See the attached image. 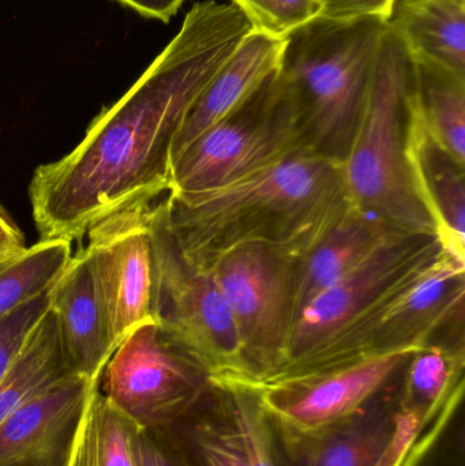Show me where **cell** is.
Wrapping results in <instances>:
<instances>
[{
    "instance_id": "1",
    "label": "cell",
    "mask_w": 465,
    "mask_h": 466,
    "mask_svg": "<svg viewBox=\"0 0 465 466\" xmlns=\"http://www.w3.org/2000/svg\"><path fill=\"white\" fill-rule=\"evenodd\" d=\"M251 30L231 3H196L174 40L82 141L35 169L29 199L40 240L71 243L104 218L167 196L188 111Z\"/></svg>"
},
{
    "instance_id": "2",
    "label": "cell",
    "mask_w": 465,
    "mask_h": 466,
    "mask_svg": "<svg viewBox=\"0 0 465 466\" xmlns=\"http://www.w3.org/2000/svg\"><path fill=\"white\" fill-rule=\"evenodd\" d=\"M164 204L180 248L205 270L246 243L306 254L358 209L340 164L306 147L223 187L168 193Z\"/></svg>"
},
{
    "instance_id": "3",
    "label": "cell",
    "mask_w": 465,
    "mask_h": 466,
    "mask_svg": "<svg viewBox=\"0 0 465 466\" xmlns=\"http://www.w3.org/2000/svg\"><path fill=\"white\" fill-rule=\"evenodd\" d=\"M388 21L317 18L287 38L280 73L305 147L343 166L362 123Z\"/></svg>"
},
{
    "instance_id": "4",
    "label": "cell",
    "mask_w": 465,
    "mask_h": 466,
    "mask_svg": "<svg viewBox=\"0 0 465 466\" xmlns=\"http://www.w3.org/2000/svg\"><path fill=\"white\" fill-rule=\"evenodd\" d=\"M412 93L414 60L388 26L368 106L341 171L355 208L404 231L436 235L433 221L415 196L404 156Z\"/></svg>"
},
{
    "instance_id": "5",
    "label": "cell",
    "mask_w": 465,
    "mask_h": 466,
    "mask_svg": "<svg viewBox=\"0 0 465 466\" xmlns=\"http://www.w3.org/2000/svg\"><path fill=\"white\" fill-rule=\"evenodd\" d=\"M153 320L172 345L217 380L248 378L231 311L212 273L187 259L175 236L164 198L150 212Z\"/></svg>"
},
{
    "instance_id": "6",
    "label": "cell",
    "mask_w": 465,
    "mask_h": 466,
    "mask_svg": "<svg viewBox=\"0 0 465 466\" xmlns=\"http://www.w3.org/2000/svg\"><path fill=\"white\" fill-rule=\"evenodd\" d=\"M305 147L294 96L278 68L174 161L169 193L231 185Z\"/></svg>"
},
{
    "instance_id": "7",
    "label": "cell",
    "mask_w": 465,
    "mask_h": 466,
    "mask_svg": "<svg viewBox=\"0 0 465 466\" xmlns=\"http://www.w3.org/2000/svg\"><path fill=\"white\" fill-rule=\"evenodd\" d=\"M300 254L268 243H246L221 254L209 271L237 326L248 378L272 377L286 359L297 325L295 279Z\"/></svg>"
},
{
    "instance_id": "8",
    "label": "cell",
    "mask_w": 465,
    "mask_h": 466,
    "mask_svg": "<svg viewBox=\"0 0 465 466\" xmlns=\"http://www.w3.org/2000/svg\"><path fill=\"white\" fill-rule=\"evenodd\" d=\"M212 389L210 375L172 345L155 320L123 339L100 378L101 393L145 431L187 419Z\"/></svg>"
},
{
    "instance_id": "9",
    "label": "cell",
    "mask_w": 465,
    "mask_h": 466,
    "mask_svg": "<svg viewBox=\"0 0 465 466\" xmlns=\"http://www.w3.org/2000/svg\"><path fill=\"white\" fill-rule=\"evenodd\" d=\"M442 249L433 233L404 232L390 238L303 309L283 364L262 382L283 377L299 366L341 329L368 311L390 288L437 259Z\"/></svg>"
},
{
    "instance_id": "10",
    "label": "cell",
    "mask_w": 465,
    "mask_h": 466,
    "mask_svg": "<svg viewBox=\"0 0 465 466\" xmlns=\"http://www.w3.org/2000/svg\"><path fill=\"white\" fill-rule=\"evenodd\" d=\"M418 348L379 353L302 377L248 385L253 386L273 424L294 431H311L366 407L400 377Z\"/></svg>"
},
{
    "instance_id": "11",
    "label": "cell",
    "mask_w": 465,
    "mask_h": 466,
    "mask_svg": "<svg viewBox=\"0 0 465 466\" xmlns=\"http://www.w3.org/2000/svg\"><path fill=\"white\" fill-rule=\"evenodd\" d=\"M155 204L114 213L86 232V248L93 258L117 347L136 326L153 320L150 212Z\"/></svg>"
},
{
    "instance_id": "12",
    "label": "cell",
    "mask_w": 465,
    "mask_h": 466,
    "mask_svg": "<svg viewBox=\"0 0 465 466\" xmlns=\"http://www.w3.org/2000/svg\"><path fill=\"white\" fill-rule=\"evenodd\" d=\"M187 419L194 466H280L269 418L248 383H215Z\"/></svg>"
},
{
    "instance_id": "13",
    "label": "cell",
    "mask_w": 465,
    "mask_h": 466,
    "mask_svg": "<svg viewBox=\"0 0 465 466\" xmlns=\"http://www.w3.org/2000/svg\"><path fill=\"white\" fill-rule=\"evenodd\" d=\"M400 377L362 410L329 426L294 431L269 420L280 466L379 464L398 427Z\"/></svg>"
},
{
    "instance_id": "14",
    "label": "cell",
    "mask_w": 465,
    "mask_h": 466,
    "mask_svg": "<svg viewBox=\"0 0 465 466\" xmlns=\"http://www.w3.org/2000/svg\"><path fill=\"white\" fill-rule=\"evenodd\" d=\"M66 363L73 374L98 380L117 348L89 249L71 255L48 289Z\"/></svg>"
},
{
    "instance_id": "15",
    "label": "cell",
    "mask_w": 465,
    "mask_h": 466,
    "mask_svg": "<svg viewBox=\"0 0 465 466\" xmlns=\"http://www.w3.org/2000/svg\"><path fill=\"white\" fill-rule=\"evenodd\" d=\"M100 383L68 374L0 424V466H44L65 454L87 397Z\"/></svg>"
},
{
    "instance_id": "16",
    "label": "cell",
    "mask_w": 465,
    "mask_h": 466,
    "mask_svg": "<svg viewBox=\"0 0 465 466\" xmlns=\"http://www.w3.org/2000/svg\"><path fill=\"white\" fill-rule=\"evenodd\" d=\"M404 156L415 196L433 221L442 248L465 263V166L423 125L415 104V78Z\"/></svg>"
},
{
    "instance_id": "17",
    "label": "cell",
    "mask_w": 465,
    "mask_h": 466,
    "mask_svg": "<svg viewBox=\"0 0 465 466\" xmlns=\"http://www.w3.org/2000/svg\"><path fill=\"white\" fill-rule=\"evenodd\" d=\"M287 40L251 30L188 111L177 139L174 161L199 136L223 120L280 68ZM174 164V163H172Z\"/></svg>"
},
{
    "instance_id": "18",
    "label": "cell",
    "mask_w": 465,
    "mask_h": 466,
    "mask_svg": "<svg viewBox=\"0 0 465 466\" xmlns=\"http://www.w3.org/2000/svg\"><path fill=\"white\" fill-rule=\"evenodd\" d=\"M409 232L355 209L299 258L295 279L297 320L314 298L354 270L379 247Z\"/></svg>"
},
{
    "instance_id": "19",
    "label": "cell",
    "mask_w": 465,
    "mask_h": 466,
    "mask_svg": "<svg viewBox=\"0 0 465 466\" xmlns=\"http://www.w3.org/2000/svg\"><path fill=\"white\" fill-rule=\"evenodd\" d=\"M388 26L412 56L465 78V0H401Z\"/></svg>"
},
{
    "instance_id": "20",
    "label": "cell",
    "mask_w": 465,
    "mask_h": 466,
    "mask_svg": "<svg viewBox=\"0 0 465 466\" xmlns=\"http://www.w3.org/2000/svg\"><path fill=\"white\" fill-rule=\"evenodd\" d=\"M464 380V339H433L412 353L401 372L399 412L415 416L425 429Z\"/></svg>"
},
{
    "instance_id": "21",
    "label": "cell",
    "mask_w": 465,
    "mask_h": 466,
    "mask_svg": "<svg viewBox=\"0 0 465 466\" xmlns=\"http://www.w3.org/2000/svg\"><path fill=\"white\" fill-rule=\"evenodd\" d=\"M139 429L100 391L87 397L62 466H136Z\"/></svg>"
},
{
    "instance_id": "22",
    "label": "cell",
    "mask_w": 465,
    "mask_h": 466,
    "mask_svg": "<svg viewBox=\"0 0 465 466\" xmlns=\"http://www.w3.org/2000/svg\"><path fill=\"white\" fill-rule=\"evenodd\" d=\"M412 60L420 119L430 136L465 166V78L425 57Z\"/></svg>"
},
{
    "instance_id": "23",
    "label": "cell",
    "mask_w": 465,
    "mask_h": 466,
    "mask_svg": "<svg viewBox=\"0 0 465 466\" xmlns=\"http://www.w3.org/2000/svg\"><path fill=\"white\" fill-rule=\"evenodd\" d=\"M68 374L73 372L66 363L56 317L49 309L0 380V424L30 397Z\"/></svg>"
},
{
    "instance_id": "24",
    "label": "cell",
    "mask_w": 465,
    "mask_h": 466,
    "mask_svg": "<svg viewBox=\"0 0 465 466\" xmlns=\"http://www.w3.org/2000/svg\"><path fill=\"white\" fill-rule=\"evenodd\" d=\"M71 243L40 240L0 265V317L46 292L70 260Z\"/></svg>"
},
{
    "instance_id": "25",
    "label": "cell",
    "mask_w": 465,
    "mask_h": 466,
    "mask_svg": "<svg viewBox=\"0 0 465 466\" xmlns=\"http://www.w3.org/2000/svg\"><path fill=\"white\" fill-rule=\"evenodd\" d=\"M465 380L420 432L399 466H465Z\"/></svg>"
},
{
    "instance_id": "26",
    "label": "cell",
    "mask_w": 465,
    "mask_h": 466,
    "mask_svg": "<svg viewBox=\"0 0 465 466\" xmlns=\"http://www.w3.org/2000/svg\"><path fill=\"white\" fill-rule=\"evenodd\" d=\"M250 21L253 30L287 40L300 27L321 16L319 0H231Z\"/></svg>"
},
{
    "instance_id": "27",
    "label": "cell",
    "mask_w": 465,
    "mask_h": 466,
    "mask_svg": "<svg viewBox=\"0 0 465 466\" xmlns=\"http://www.w3.org/2000/svg\"><path fill=\"white\" fill-rule=\"evenodd\" d=\"M49 309L48 290L0 317V380Z\"/></svg>"
},
{
    "instance_id": "28",
    "label": "cell",
    "mask_w": 465,
    "mask_h": 466,
    "mask_svg": "<svg viewBox=\"0 0 465 466\" xmlns=\"http://www.w3.org/2000/svg\"><path fill=\"white\" fill-rule=\"evenodd\" d=\"M319 18L329 21H354L360 18H379L389 21L396 0H319Z\"/></svg>"
},
{
    "instance_id": "29",
    "label": "cell",
    "mask_w": 465,
    "mask_h": 466,
    "mask_svg": "<svg viewBox=\"0 0 465 466\" xmlns=\"http://www.w3.org/2000/svg\"><path fill=\"white\" fill-rule=\"evenodd\" d=\"M423 427L415 416L400 413L395 437L376 466H399Z\"/></svg>"
},
{
    "instance_id": "30",
    "label": "cell",
    "mask_w": 465,
    "mask_h": 466,
    "mask_svg": "<svg viewBox=\"0 0 465 466\" xmlns=\"http://www.w3.org/2000/svg\"><path fill=\"white\" fill-rule=\"evenodd\" d=\"M136 466H191L188 460L171 453L150 435V431H141L136 440Z\"/></svg>"
},
{
    "instance_id": "31",
    "label": "cell",
    "mask_w": 465,
    "mask_h": 466,
    "mask_svg": "<svg viewBox=\"0 0 465 466\" xmlns=\"http://www.w3.org/2000/svg\"><path fill=\"white\" fill-rule=\"evenodd\" d=\"M26 249L25 236L0 205V265Z\"/></svg>"
},
{
    "instance_id": "32",
    "label": "cell",
    "mask_w": 465,
    "mask_h": 466,
    "mask_svg": "<svg viewBox=\"0 0 465 466\" xmlns=\"http://www.w3.org/2000/svg\"><path fill=\"white\" fill-rule=\"evenodd\" d=\"M136 10L147 18L160 19L169 22V19L177 13L185 0H116Z\"/></svg>"
},
{
    "instance_id": "33",
    "label": "cell",
    "mask_w": 465,
    "mask_h": 466,
    "mask_svg": "<svg viewBox=\"0 0 465 466\" xmlns=\"http://www.w3.org/2000/svg\"><path fill=\"white\" fill-rule=\"evenodd\" d=\"M191 462V461H190ZM191 466H194L193 464H191Z\"/></svg>"
}]
</instances>
